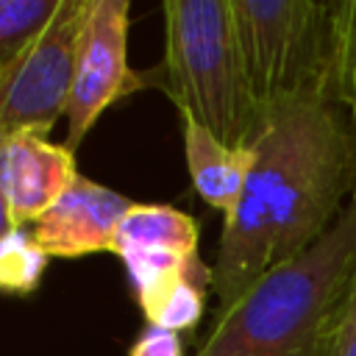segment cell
<instances>
[{"label": "cell", "mask_w": 356, "mask_h": 356, "mask_svg": "<svg viewBox=\"0 0 356 356\" xmlns=\"http://www.w3.org/2000/svg\"><path fill=\"white\" fill-rule=\"evenodd\" d=\"M356 192V145L345 106L325 95L270 114L253 167L222 222L211 289L228 312L273 267L306 253Z\"/></svg>", "instance_id": "obj_1"}, {"label": "cell", "mask_w": 356, "mask_h": 356, "mask_svg": "<svg viewBox=\"0 0 356 356\" xmlns=\"http://www.w3.org/2000/svg\"><path fill=\"white\" fill-rule=\"evenodd\" d=\"M353 284L356 195L323 239L217 314L195 356H337Z\"/></svg>", "instance_id": "obj_2"}, {"label": "cell", "mask_w": 356, "mask_h": 356, "mask_svg": "<svg viewBox=\"0 0 356 356\" xmlns=\"http://www.w3.org/2000/svg\"><path fill=\"white\" fill-rule=\"evenodd\" d=\"M161 86L181 117L228 147H253L261 117L236 42L231 0H167Z\"/></svg>", "instance_id": "obj_3"}, {"label": "cell", "mask_w": 356, "mask_h": 356, "mask_svg": "<svg viewBox=\"0 0 356 356\" xmlns=\"http://www.w3.org/2000/svg\"><path fill=\"white\" fill-rule=\"evenodd\" d=\"M236 42L264 120L278 108L334 97L337 3L231 0Z\"/></svg>", "instance_id": "obj_4"}, {"label": "cell", "mask_w": 356, "mask_h": 356, "mask_svg": "<svg viewBox=\"0 0 356 356\" xmlns=\"http://www.w3.org/2000/svg\"><path fill=\"white\" fill-rule=\"evenodd\" d=\"M89 0H61L47 31L0 72V136L47 134L67 114Z\"/></svg>", "instance_id": "obj_5"}, {"label": "cell", "mask_w": 356, "mask_h": 356, "mask_svg": "<svg viewBox=\"0 0 356 356\" xmlns=\"http://www.w3.org/2000/svg\"><path fill=\"white\" fill-rule=\"evenodd\" d=\"M128 0H89L78 53L75 81L67 106V147L75 150L95 128L100 114L125 92L136 89V75L128 67Z\"/></svg>", "instance_id": "obj_6"}, {"label": "cell", "mask_w": 356, "mask_h": 356, "mask_svg": "<svg viewBox=\"0 0 356 356\" xmlns=\"http://www.w3.org/2000/svg\"><path fill=\"white\" fill-rule=\"evenodd\" d=\"M131 206V197L78 175L72 186L31 225V234L47 256L75 259L100 253L111 248V236Z\"/></svg>", "instance_id": "obj_7"}, {"label": "cell", "mask_w": 356, "mask_h": 356, "mask_svg": "<svg viewBox=\"0 0 356 356\" xmlns=\"http://www.w3.org/2000/svg\"><path fill=\"white\" fill-rule=\"evenodd\" d=\"M78 178L75 150L42 134L0 136V184L14 228L33 225Z\"/></svg>", "instance_id": "obj_8"}, {"label": "cell", "mask_w": 356, "mask_h": 356, "mask_svg": "<svg viewBox=\"0 0 356 356\" xmlns=\"http://www.w3.org/2000/svg\"><path fill=\"white\" fill-rule=\"evenodd\" d=\"M181 131L195 192L211 209L222 211V217H228L253 167V147H228L189 117H181Z\"/></svg>", "instance_id": "obj_9"}, {"label": "cell", "mask_w": 356, "mask_h": 356, "mask_svg": "<svg viewBox=\"0 0 356 356\" xmlns=\"http://www.w3.org/2000/svg\"><path fill=\"white\" fill-rule=\"evenodd\" d=\"M111 253H167V256H197V222L161 203H134L120 220L111 236Z\"/></svg>", "instance_id": "obj_10"}, {"label": "cell", "mask_w": 356, "mask_h": 356, "mask_svg": "<svg viewBox=\"0 0 356 356\" xmlns=\"http://www.w3.org/2000/svg\"><path fill=\"white\" fill-rule=\"evenodd\" d=\"M206 286H211V267H195L167 275L136 292V300L150 325L167 331H189L200 323L206 309Z\"/></svg>", "instance_id": "obj_11"}, {"label": "cell", "mask_w": 356, "mask_h": 356, "mask_svg": "<svg viewBox=\"0 0 356 356\" xmlns=\"http://www.w3.org/2000/svg\"><path fill=\"white\" fill-rule=\"evenodd\" d=\"M58 6L61 0H0V72L47 31Z\"/></svg>", "instance_id": "obj_12"}, {"label": "cell", "mask_w": 356, "mask_h": 356, "mask_svg": "<svg viewBox=\"0 0 356 356\" xmlns=\"http://www.w3.org/2000/svg\"><path fill=\"white\" fill-rule=\"evenodd\" d=\"M47 253L36 245L28 228H14L8 236L0 239V292L28 295L39 286Z\"/></svg>", "instance_id": "obj_13"}, {"label": "cell", "mask_w": 356, "mask_h": 356, "mask_svg": "<svg viewBox=\"0 0 356 356\" xmlns=\"http://www.w3.org/2000/svg\"><path fill=\"white\" fill-rule=\"evenodd\" d=\"M334 97L348 111V120H350V128H353V145H356V0L337 3Z\"/></svg>", "instance_id": "obj_14"}, {"label": "cell", "mask_w": 356, "mask_h": 356, "mask_svg": "<svg viewBox=\"0 0 356 356\" xmlns=\"http://www.w3.org/2000/svg\"><path fill=\"white\" fill-rule=\"evenodd\" d=\"M128 356H184V342L178 331H167L147 323L128 348Z\"/></svg>", "instance_id": "obj_15"}]
</instances>
